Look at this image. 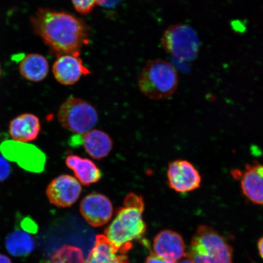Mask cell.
<instances>
[{"label":"cell","instance_id":"5b68a950","mask_svg":"<svg viewBox=\"0 0 263 263\" xmlns=\"http://www.w3.org/2000/svg\"><path fill=\"white\" fill-rule=\"evenodd\" d=\"M58 117L62 127L77 134L88 133L98 121L96 108L88 102L73 97L68 98L62 103Z\"/></svg>","mask_w":263,"mask_h":263},{"label":"cell","instance_id":"4316f807","mask_svg":"<svg viewBox=\"0 0 263 263\" xmlns=\"http://www.w3.org/2000/svg\"><path fill=\"white\" fill-rule=\"evenodd\" d=\"M50 263H63L61 261L58 260V259H51Z\"/></svg>","mask_w":263,"mask_h":263},{"label":"cell","instance_id":"e0dca14e","mask_svg":"<svg viewBox=\"0 0 263 263\" xmlns=\"http://www.w3.org/2000/svg\"><path fill=\"white\" fill-rule=\"evenodd\" d=\"M19 70L26 80L32 82L41 81L48 73V62L47 59L41 54H29L22 59Z\"/></svg>","mask_w":263,"mask_h":263},{"label":"cell","instance_id":"9c48e42d","mask_svg":"<svg viewBox=\"0 0 263 263\" xmlns=\"http://www.w3.org/2000/svg\"><path fill=\"white\" fill-rule=\"evenodd\" d=\"M80 210L85 221L93 228L106 224L114 214V206L110 199L98 193L85 196L80 203Z\"/></svg>","mask_w":263,"mask_h":263},{"label":"cell","instance_id":"3957f363","mask_svg":"<svg viewBox=\"0 0 263 263\" xmlns=\"http://www.w3.org/2000/svg\"><path fill=\"white\" fill-rule=\"evenodd\" d=\"M178 84L175 68L170 62L160 59L147 62L138 80L141 93L153 100H166L173 96Z\"/></svg>","mask_w":263,"mask_h":263},{"label":"cell","instance_id":"30bf717a","mask_svg":"<svg viewBox=\"0 0 263 263\" xmlns=\"http://www.w3.org/2000/svg\"><path fill=\"white\" fill-rule=\"evenodd\" d=\"M232 175L239 180L242 192L250 201L263 205V164H248L242 172L235 170Z\"/></svg>","mask_w":263,"mask_h":263},{"label":"cell","instance_id":"ac0fdd59","mask_svg":"<svg viewBox=\"0 0 263 263\" xmlns=\"http://www.w3.org/2000/svg\"><path fill=\"white\" fill-rule=\"evenodd\" d=\"M5 246L12 256L24 257L34 251L35 241L30 233L25 230H16L6 237Z\"/></svg>","mask_w":263,"mask_h":263},{"label":"cell","instance_id":"7402d4cb","mask_svg":"<svg viewBox=\"0 0 263 263\" xmlns=\"http://www.w3.org/2000/svg\"><path fill=\"white\" fill-rule=\"evenodd\" d=\"M176 262L169 259H164L160 256L151 252V254L147 256L146 263H176Z\"/></svg>","mask_w":263,"mask_h":263},{"label":"cell","instance_id":"603a6c76","mask_svg":"<svg viewBox=\"0 0 263 263\" xmlns=\"http://www.w3.org/2000/svg\"><path fill=\"white\" fill-rule=\"evenodd\" d=\"M97 5L105 8H113L119 4L122 0H97Z\"/></svg>","mask_w":263,"mask_h":263},{"label":"cell","instance_id":"8992f818","mask_svg":"<svg viewBox=\"0 0 263 263\" xmlns=\"http://www.w3.org/2000/svg\"><path fill=\"white\" fill-rule=\"evenodd\" d=\"M161 42L167 53L182 61L195 60L200 50L198 35L192 26L186 24L170 26L164 32Z\"/></svg>","mask_w":263,"mask_h":263},{"label":"cell","instance_id":"277c9868","mask_svg":"<svg viewBox=\"0 0 263 263\" xmlns=\"http://www.w3.org/2000/svg\"><path fill=\"white\" fill-rule=\"evenodd\" d=\"M233 249L211 227L202 225L193 235L186 256L194 263H232Z\"/></svg>","mask_w":263,"mask_h":263},{"label":"cell","instance_id":"cb8c5ba5","mask_svg":"<svg viewBox=\"0 0 263 263\" xmlns=\"http://www.w3.org/2000/svg\"><path fill=\"white\" fill-rule=\"evenodd\" d=\"M0 263H12L8 256L0 254Z\"/></svg>","mask_w":263,"mask_h":263},{"label":"cell","instance_id":"4fadbf2b","mask_svg":"<svg viewBox=\"0 0 263 263\" xmlns=\"http://www.w3.org/2000/svg\"><path fill=\"white\" fill-rule=\"evenodd\" d=\"M41 131L39 118L32 114H24L14 118L9 124V134L13 140L27 143L35 140Z\"/></svg>","mask_w":263,"mask_h":263},{"label":"cell","instance_id":"52a82bcc","mask_svg":"<svg viewBox=\"0 0 263 263\" xmlns=\"http://www.w3.org/2000/svg\"><path fill=\"white\" fill-rule=\"evenodd\" d=\"M166 175L167 185L177 193L192 192L201 185V176L188 160L179 159L170 162Z\"/></svg>","mask_w":263,"mask_h":263},{"label":"cell","instance_id":"8fae6325","mask_svg":"<svg viewBox=\"0 0 263 263\" xmlns=\"http://www.w3.org/2000/svg\"><path fill=\"white\" fill-rule=\"evenodd\" d=\"M52 72L55 80L65 85H73L82 76L90 74L80 57V54L60 55L54 62Z\"/></svg>","mask_w":263,"mask_h":263},{"label":"cell","instance_id":"7c38bea8","mask_svg":"<svg viewBox=\"0 0 263 263\" xmlns=\"http://www.w3.org/2000/svg\"><path fill=\"white\" fill-rule=\"evenodd\" d=\"M154 254L176 262L186 256L185 242L182 236L171 230H163L156 235L153 242Z\"/></svg>","mask_w":263,"mask_h":263},{"label":"cell","instance_id":"d4e9b609","mask_svg":"<svg viewBox=\"0 0 263 263\" xmlns=\"http://www.w3.org/2000/svg\"><path fill=\"white\" fill-rule=\"evenodd\" d=\"M258 248L259 255H260L261 258L263 259V236L259 240L258 242Z\"/></svg>","mask_w":263,"mask_h":263},{"label":"cell","instance_id":"2e32d148","mask_svg":"<svg viewBox=\"0 0 263 263\" xmlns=\"http://www.w3.org/2000/svg\"><path fill=\"white\" fill-rule=\"evenodd\" d=\"M85 263H129L126 254L118 251L104 235H98Z\"/></svg>","mask_w":263,"mask_h":263},{"label":"cell","instance_id":"ba28073f","mask_svg":"<svg viewBox=\"0 0 263 263\" xmlns=\"http://www.w3.org/2000/svg\"><path fill=\"white\" fill-rule=\"evenodd\" d=\"M81 184L75 177L62 174L52 180L46 189V195L52 205L67 208L74 205L80 199Z\"/></svg>","mask_w":263,"mask_h":263},{"label":"cell","instance_id":"d6986e66","mask_svg":"<svg viewBox=\"0 0 263 263\" xmlns=\"http://www.w3.org/2000/svg\"><path fill=\"white\" fill-rule=\"evenodd\" d=\"M51 259H58L63 263H85L81 250L67 245L62 247L55 252Z\"/></svg>","mask_w":263,"mask_h":263},{"label":"cell","instance_id":"83f0119b","mask_svg":"<svg viewBox=\"0 0 263 263\" xmlns=\"http://www.w3.org/2000/svg\"><path fill=\"white\" fill-rule=\"evenodd\" d=\"M0 75H1V69H0Z\"/></svg>","mask_w":263,"mask_h":263},{"label":"cell","instance_id":"6da1fadb","mask_svg":"<svg viewBox=\"0 0 263 263\" xmlns=\"http://www.w3.org/2000/svg\"><path fill=\"white\" fill-rule=\"evenodd\" d=\"M31 22L35 34L59 55L80 54L82 48L89 42L86 24L69 13L42 8Z\"/></svg>","mask_w":263,"mask_h":263},{"label":"cell","instance_id":"7a4b0ae2","mask_svg":"<svg viewBox=\"0 0 263 263\" xmlns=\"http://www.w3.org/2000/svg\"><path fill=\"white\" fill-rule=\"evenodd\" d=\"M144 200L134 193L127 194L123 206L117 210L112 222L105 230V236L118 251L126 254L136 240L143 238L146 231L143 221Z\"/></svg>","mask_w":263,"mask_h":263},{"label":"cell","instance_id":"5bb4252c","mask_svg":"<svg viewBox=\"0 0 263 263\" xmlns=\"http://www.w3.org/2000/svg\"><path fill=\"white\" fill-rule=\"evenodd\" d=\"M66 165L73 171L75 178L82 185L90 186L100 180L102 173L97 164L87 158L71 154L65 159Z\"/></svg>","mask_w":263,"mask_h":263},{"label":"cell","instance_id":"ffe728a7","mask_svg":"<svg viewBox=\"0 0 263 263\" xmlns=\"http://www.w3.org/2000/svg\"><path fill=\"white\" fill-rule=\"evenodd\" d=\"M76 10L81 14H88L97 5V0H71Z\"/></svg>","mask_w":263,"mask_h":263},{"label":"cell","instance_id":"9a60e30c","mask_svg":"<svg viewBox=\"0 0 263 263\" xmlns=\"http://www.w3.org/2000/svg\"><path fill=\"white\" fill-rule=\"evenodd\" d=\"M82 145L91 157L101 160L109 155L114 142L109 135L105 132L93 129L83 134Z\"/></svg>","mask_w":263,"mask_h":263},{"label":"cell","instance_id":"484cf974","mask_svg":"<svg viewBox=\"0 0 263 263\" xmlns=\"http://www.w3.org/2000/svg\"><path fill=\"white\" fill-rule=\"evenodd\" d=\"M177 263H194L192 261H191L190 259L186 258L183 259Z\"/></svg>","mask_w":263,"mask_h":263},{"label":"cell","instance_id":"44dd1931","mask_svg":"<svg viewBox=\"0 0 263 263\" xmlns=\"http://www.w3.org/2000/svg\"><path fill=\"white\" fill-rule=\"evenodd\" d=\"M11 166L5 158L0 155V182L8 178L11 173Z\"/></svg>","mask_w":263,"mask_h":263}]
</instances>
